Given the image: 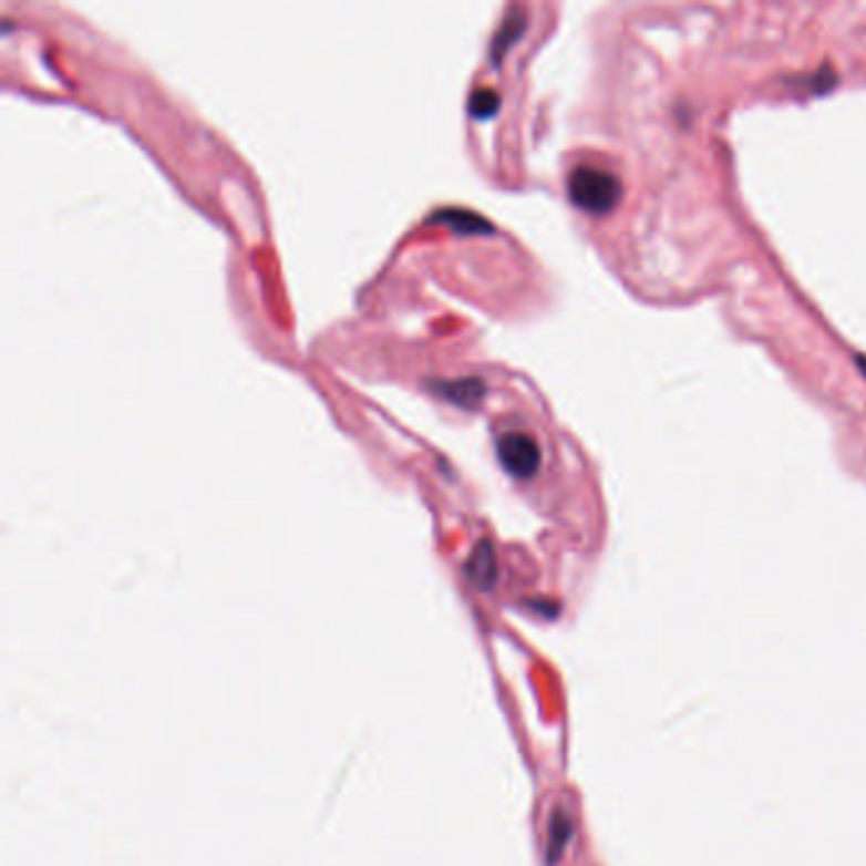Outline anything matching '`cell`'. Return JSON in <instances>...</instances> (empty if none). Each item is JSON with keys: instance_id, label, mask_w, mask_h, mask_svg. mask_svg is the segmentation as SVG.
Returning <instances> with one entry per match:
<instances>
[{"instance_id": "obj_1", "label": "cell", "mask_w": 866, "mask_h": 866, "mask_svg": "<svg viewBox=\"0 0 866 866\" xmlns=\"http://www.w3.org/2000/svg\"><path fill=\"white\" fill-rule=\"evenodd\" d=\"M567 190L571 204L590 214L612 212L622 196L620 181L612 173L595 166H579L571 171Z\"/></svg>"}, {"instance_id": "obj_2", "label": "cell", "mask_w": 866, "mask_h": 866, "mask_svg": "<svg viewBox=\"0 0 866 866\" xmlns=\"http://www.w3.org/2000/svg\"><path fill=\"white\" fill-rule=\"evenodd\" d=\"M498 461L516 478H528L542 463V450L526 432H504L498 437Z\"/></svg>"}, {"instance_id": "obj_3", "label": "cell", "mask_w": 866, "mask_h": 866, "mask_svg": "<svg viewBox=\"0 0 866 866\" xmlns=\"http://www.w3.org/2000/svg\"><path fill=\"white\" fill-rule=\"evenodd\" d=\"M465 571L475 587H481V590H491L493 583H496L498 565H496V554H493V547L488 542H481L478 547H475L473 557L467 559Z\"/></svg>"}, {"instance_id": "obj_4", "label": "cell", "mask_w": 866, "mask_h": 866, "mask_svg": "<svg viewBox=\"0 0 866 866\" xmlns=\"http://www.w3.org/2000/svg\"><path fill=\"white\" fill-rule=\"evenodd\" d=\"M571 838V821L565 811H554L551 824H549V848H547V864L554 866L565 852V846Z\"/></svg>"}, {"instance_id": "obj_5", "label": "cell", "mask_w": 866, "mask_h": 866, "mask_svg": "<svg viewBox=\"0 0 866 866\" xmlns=\"http://www.w3.org/2000/svg\"><path fill=\"white\" fill-rule=\"evenodd\" d=\"M501 105V97L496 90H488V86H483V90L473 92L471 97V112L475 117H491L496 115V110Z\"/></svg>"}, {"instance_id": "obj_6", "label": "cell", "mask_w": 866, "mask_h": 866, "mask_svg": "<svg viewBox=\"0 0 866 866\" xmlns=\"http://www.w3.org/2000/svg\"><path fill=\"white\" fill-rule=\"evenodd\" d=\"M522 31H524V16L518 13V11H514V16H511V19H506L504 29L498 31L496 43H493V59H496V62L501 59V51H504V49L508 47V43L514 41Z\"/></svg>"}, {"instance_id": "obj_7", "label": "cell", "mask_w": 866, "mask_h": 866, "mask_svg": "<svg viewBox=\"0 0 866 866\" xmlns=\"http://www.w3.org/2000/svg\"><path fill=\"white\" fill-rule=\"evenodd\" d=\"M445 394L453 396L455 402L467 404V402L478 400V396L483 394V386H481V381H471V384H467V381H463V384H450L445 389Z\"/></svg>"}]
</instances>
